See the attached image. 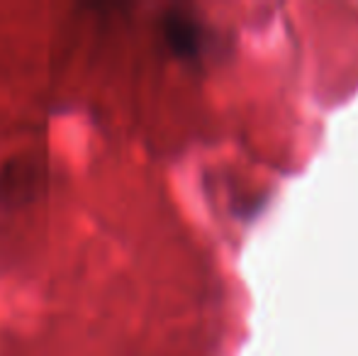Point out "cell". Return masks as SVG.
Masks as SVG:
<instances>
[{
	"label": "cell",
	"mask_w": 358,
	"mask_h": 356,
	"mask_svg": "<svg viewBox=\"0 0 358 356\" xmlns=\"http://www.w3.org/2000/svg\"><path fill=\"white\" fill-rule=\"evenodd\" d=\"M164 37L178 57H195L203 44V29L195 22V17L173 10L164 20Z\"/></svg>",
	"instance_id": "obj_1"
}]
</instances>
